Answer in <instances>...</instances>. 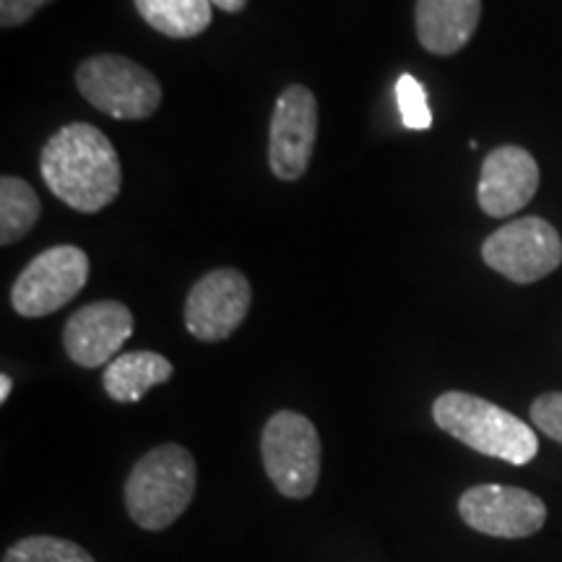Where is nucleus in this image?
<instances>
[{
  "label": "nucleus",
  "instance_id": "nucleus-1",
  "mask_svg": "<svg viewBox=\"0 0 562 562\" xmlns=\"http://www.w3.org/2000/svg\"><path fill=\"white\" fill-rule=\"evenodd\" d=\"M40 172L53 195L81 214L110 206L123 186L115 146L89 123H70L55 133L42 149Z\"/></svg>",
  "mask_w": 562,
  "mask_h": 562
},
{
  "label": "nucleus",
  "instance_id": "nucleus-2",
  "mask_svg": "<svg viewBox=\"0 0 562 562\" xmlns=\"http://www.w3.org/2000/svg\"><path fill=\"white\" fill-rule=\"evenodd\" d=\"M432 419L440 430L472 451L503 459L513 467H526L539 453L537 432L524 419L472 393H442L432 404Z\"/></svg>",
  "mask_w": 562,
  "mask_h": 562
},
{
  "label": "nucleus",
  "instance_id": "nucleus-3",
  "mask_svg": "<svg viewBox=\"0 0 562 562\" xmlns=\"http://www.w3.org/2000/svg\"><path fill=\"white\" fill-rule=\"evenodd\" d=\"M195 484L199 469L191 451L167 442L146 453L131 469L125 482V508L140 529L161 531L188 510Z\"/></svg>",
  "mask_w": 562,
  "mask_h": 562
},
{
  "label": "nucleus",
  "instance_id": "nucleus-4",
  "mask_svg": "<svg viewBox=\"0 0 562 562\" xmlns=\"http://www.w3.org/2000/svg\"><path fill=\"white\" fill-rule=\"evenodd\" d=\"M89 104L115 121H146L161 104V87L149 68L123 55H94L76 70Z\"/></svg>",
  "mask_w": 562,
  "mask_h": 562
},
{
  "label": "nucleus",
  "instance_id": "nucleus-5",
  "mask_svg": "<svg viewBox=\"0 0 562 562\" xmlns=\"http://www.w3.org/2000/svg\"><path fill=\"white\" fill-rule=\"evenodd\" d=\"M261 456L269 480L284 497L305 501L321 476V438L305 414L281 409L266 422Z\"/></svg>",
  "mask_w": 562,
  "mask_h": 562
},
{
  "label": "nucleus",
  "instance_id": "nucleus-6",
  "mask_svg": "<svg viewBox=\"0 0 562 562\" xmlns=\"http://www.w3.org/2000/svg\"><path fill=\"white\" fill-rule=\"evenodd\" d=\"M89 279V256L76 245H55L42 250L19 273L11 290L13 311L24 318L58 313L83 290Z\"/></svg>",
  "mask_w": 562,
  "mask_h": 562
},
{
  "label": "nucleus",
  "instance_id": "nucleus-7",
  "mask_svg": "<svg viewBox=\"0 0 562 562\" xmlns=\"http://www.w3.org/2000/svg\"><path fill=\"white\" fill-rule=\"evenodd\" d=\"M482 258L505 279L516 284H533L550 277L562 263V243L550 222L524 216L492 232L482 245Z\"/></svg>",
  "mask_w": 562,
  "mask_h": 562
},
{
  "label": "nucleus",
  "instance_id": "nucleus-8",
  "mask_svg": "<svg viewBox=\"0 0 562 562\" xmlns=\"http://www.w3.org/2000/svg\"><path fill=\"white\" fill-rule=\"evenodd\" d=\"M318 138V102L302 83L281 91L269 128V165L279 180H300Z\"/></svg>",
  "mask_w": 562,
  "mask_h": 562
},
{
  "label": "nucleus",
  "instance_id": "nucleus-9",
  "mask_svg": "<svg viewBox=\"0 0 562 562\" xmlns=\"http://www.w3.org/2000/svg\"><path fill=\"white\" fill-rule=\"evenodd\" d=\"M250 281L237 269L209 271L193 284L186 300V328L199 341H222L248 318Z\"/></svg>",
  "mask_w": 562,
  "mask_h": 562
},
{
  "label": "nucleus",
  "instance_id": "nucleus-10",
  "mask_svg": "<svg viewBox=\"0 0 562 562\" xmlns=\"http://www.w3.org/2000/svg\"><path fill=\"white\" fill-rule=\"evenodd\" d=\"M459 513L474 531L501 539H524L542 529L547 508L537 495L505 484H476L459 501Z\"/></svg>",
  "mask_w": 562,
  "mask_h": 562
},
{
  "label": "nucleus",
  "instance_id": "nucleus-11",
  "mask_svg": "<svg viewBox=\"0 0 562 562\" xmlns=\"http://www.w3.org/2000/svg\"><path fill=\"white\" fill-rule=\"evenodd\" d=\"M133 334V313L123 302L100 300L83 305L70 315L66 323V344L68 357L79 368H102L115 360L125 341Z\"/></svg>",
  "mask_w": 562,
  "mask_h": 562
},
{
  "label": "nucleus",
  "instance_id": "nucleus-12",
  "mask_svg": "<svg viewBox=\"0 0 562 562\" xmlns=\"http://www.w3.org/2000/svg\"><path fill=\"white\" fill-rule=\"evenodd\" d=\"M539 188V165L521 146H497L482 165L476 199L487 216L505 220L521 211Z\"/></svg>",
  "mask_w": 562,
  "mask_h": 562
},
{
  "label": "nucleus",
  "instance_id": "nucleus-13",
  "mask_svg": "<svg viewBox=\"0 0 562 562\" xmlns=\"http://www.w3.org/2000/svg\"><path fill=\"white\" fill-rule=\"evenodd\" d=\"M482 16V0H417L419 45L432 55H456L474 37Z\"/></svg>",
  "mask_w": 562,
  "mask_h": 562
},
{
  "label": "nucleus",
  "instance_id": "nucleus-14",
  "mask_svg": "<svg viewBox=\"0 0 562 562\" xmlns=\"http://www.w3.org/2000/svg\"><path fill=\"white\" fill-rule=\"evenodd\" d=\"M172 362L157 351H125L104 368L102 383L112 402L136 404L172 378Z\"/></svg>",
  "mask_w": 562,
  "mask_h": 562
},
{
  "label": "nucleus",
  "instance_id": "nucleus-15",
  "mask_svg": "<svg viewBox=\"0 0 562 562\" xmlns=\"http://www.w3.org/2000/svg\"><path fill=\"white\" fill-rule=\"evenodd\" d=\"M140 19L172 40H191L209 30L214 5L211 0H133Z\"/></svg>",
  "mask_w": 562,
  "mask_h": 562
},
{
  "label": "nucleus",
  "instance_id": "nucleus-16",
  "mask_svg": "<svg viewBox=\"0 0 562 562\" xmlns=\"http://www.w3.org/2000/svg\"><path fill=\"white\" fill-rule=\"evenodd\" d=\"M40 199L26 180L5 175L0 180V245H13L40 220Z\"/></svg>",
  "mask_w": 562,
  "mask_h": 562
},
{
  "label": "nucleus",
  "instance_id": "nucleus-17",
  "mask_svg": "<svg viewBox=\"0 0 562 562\" xmlns=\"http://www.w3.org/2000/svg\"><path fill=\"white\" fill-rule=\"evenodd\" d=\"M3 562H97L83 547L58 537H26L9 547Z\"/></svg>",
  "mask_w": 562,
  "mask_h": 562
},
{
  "label": "nucleus",
  "instance_id": "nucleus-18",
  "mask_svg": "<svg viewBox=\"0 0 562 562\" xmlns=\"http://www.w3.org/2000/svg\"><path fill=\"white\" fill-rule=\"evenodd\" d=\"M396 102L402 112V123L409 131H427L432 125V110L427 102V91L414 76L404 74L396 81Z\"/></svg>",
  "mask_w": 562,
  "mask_h": 562
},
{
  "label": "nucleus",
  "instance_id": "nucleus-19",
  "mask_svg": "<svg viewBox=\"0 0 562 562\" xmlns=\"http://www.w3.org/2000/svg\"><path fill=\"white\" fill-rule=\"evenodd\" d=\"M531 419L544 435H550L552 440L562 442V391L542 393V396L531 404Z\"/></svg>",
  "mask_w": 562,
  "mask_h": 562
},
{
  "label": "nucleus",
  "instance_id": "nucleus-20",
  "mask_svg": "<svg viewBox=\"0 0 562 562\" xmlns=\"http://www.w3.org/2000/svg\"><path fill=\"white\" fill-rule=\"evenodd\" d=\"M47 3H53V0H0V24L5 30L24 24Z\"/></svg>",
  "mask_w": 562,
  "mask_h": 562
},
{
  "label": "nucleus",
  "instance_id": "nucleus-21",
  "mask_svg": "<svg viewBox=\"0 0 562 562\" xmlns=\"http://www.w3.org/2000/svg\"><path fill=\"white\" fill-rule=\"evenodd\" d=\"M211 5H216L224 13H240L248 5V0H211Z\"/></svg>",
  "mask_w": 562,
  "mask_h": 562
},
{
  "label": "nucleus",
  "instance_id": "nucleus-22",
  "mask_svg": "<svg viewBox=\"0 0 562 562\" xmlns=\"http://www.w3.org/2000/svg\"><path fill=\"white\" fill-rule=\"evenodd\" d=\"M11 389H13V383H11V375H0V402H9V396H11Z\"/></svg>",
  "mask_w": 562,
  "mask_h": 562
}]
</instances>
